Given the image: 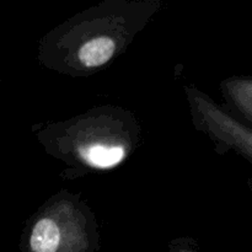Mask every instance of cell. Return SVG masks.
Returning <instances> with one entry per match:
<instances>
[{"label":"cell","mask_w":252,"mask_h":252,"mask_svg":"<svg viewBox=\"0 0 252 252\" xmlns=\"http://www.w3.org/2000/svg\"><path fill=\"white\" fill-rule=\"evenodd\" d=\"M115 49L116 44L111 37H96L81 46L79 51V59L83 65L88 68H97L112 58Z\"/></svg>","instance_id":"1"},{"label":"cell","mask_w":252,"mask_h":252,"mask_svg":"<svg viewBox=\"0 0 252 252\" xmlns=\"http://www.w3.org/2000/svg\"><path fill=\"white\" fill-rule=\"evenodd\" d=\"M61 233L56 221L49 218L39 219L32 229L30 245L33 252H57Z\"/></svg>","instance_id":"2"},{"label":"cell","mask_w":252,"mask_h":252,"mask_svg":"<svg viewBox=\"0 0 252 252\" xmlns=\"http://www.w3.org/2000/svg\"><path fill=\"white\" fill-rule=\"evenodd\" d=\"M80 154L91 166L107 169L122 161L125 150L120 145H91L80 149Z\"/></svg>","instance_id":"3"}]
</instances>
